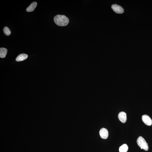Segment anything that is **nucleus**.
<instances>
[{"instance_id":"9b49d317","label":"nucleus","mask_w":152,"mask_h":152,"mask_svg":"<svg viewBox=\"0 0 152 152\" xmlns=\"http://www.w3.org/2000/svg\"><path fill=\"white\" fill-rule=\"evenodd\" d=\"M3 31L4 34L7 36H9L11 34V31L9 28L6 27H4Z\"/></svg>"},{"instance_id":"423d86ee","label":"nucleus","mask_w":152,"mask_h":152,"mask_svg":"<svg viewBox=\"0 0 152 152\" xmlns=\"http://www.w3.org/2000/svg\"><path fill=\"white\" fill-rule=\"evenodd\" d=\"M118 118L119 120L122 123H124L126 121V115L125 112H122L118 114Z\"/></svg>"},{"instance_id":"9d476101","label":"nucleus","mask_w":152,"mask_h":152,"mask_svg":"<svg viewBox=\"0 0 152 152\" xmlns=\"http://www.w3.org/2000/svg\"><path fill=\"white\" fill-rule=\"evenodd\" d=\"M128 149V147L127 145L124 144L120 147L119 150L120 152H126Z\"/></svg>"},{"instance_id":"7ed1b4c3","label":"nucleus","mask_w":152,"mask_h":152,"mask_svg":"<svg viewBox=\"0 0 152 152\" xmlns=\"http://www.w3.org/2000/svg\"><path fill=\"white\" fill-rule=\"evenodd\" d=\"M112 9L114 12L118 14H122L124 12V10L122 7L116 4H113L111 7Z\"/></svg>"},{"instance_id":"f03ea898","label":"nucleus","mask_w":152,"mask_h":152,"mask_svg":"<svg viewBox=\"0 0 152 152\" xmlns=\"http://www.w3.org/2000/svg\"><path fill=\"white\" fill-rule=\"evenodd\" d=\"M137 143L138 145L141 149H143L146 151H147L148 150L149 147L148 144L142 137L139 136L138 138L137 141Z\"/></svg>"},{"instance_id":"20e7f679","label":"nucleus","mask_w":152,"mask_h":152,"mask_svg":"<svg viewBox=\"0 0 152 152\" xmlns=\"http://www.w3.org/2000/svg\"><path fill=\"white\" fill-rule=\"evenodd\" d=\"M142 120L144 123L148 126H151L152 124V121L151 118L148 115H144L142 116Z\"/></svg>"},{"instance_id":"0eeeda50","label":"nucleus","mask_w":152,"mask_h":152,"mask_svg":"<svg viewBox=\"0 0 152 152\" xmlns=\"http://www.w3.org/2000/svg\"><path fill=\"white\" fill-rule=\"evenodd\" d=\"M37 5V3L36 2L32 3L27 8L26 11L27 12H31L34 10Z\"/></svg>"},{"instance_id":"39448f33","label":"nucleus","mask_w":152,"mask_h":152,"mask_svg":"<svg viewBox=\"0 0 152 152\" xmlns=\"http://www.w3.org/2000/svg\"><path fill=\"white\" fill-rule=\"evenodd\" d=\"M99 134L100 136L102 139H106L108 136L107 129L105 128H102L99 131Z\"/></svg>"},{"instance_id":"1a4fd4ad","label":"nucleus","mask_w":152,"mask_h":152,"mask_svg":"<svg viewBox=\"0 0 152 152\" xmlns=\"http://www.w3.org/2000/svg\"><path fill=\"white\" fill-rule=\"evenodd\" d=\"M8 50L5 48H1L0 49V57L1 58H4L6 56Z\"/></svg>"},{"instance_id":"f257e3e1","label":"nucleus","mask_w":152,"mask_h":152,"mask_svg":"<svg viewBox=\"0 0 152 152\" xmlns=\"http://www.w3.org/2000/svg\"><path fill=\"white\" fill-rule=\"evenodd\" d=\"M54 21L56 25L60 26H66L69 22L68 18L64 15H56L54 18Z\"/></svg>"},{"instance_id":"6e6552de","label":"nucleus","mask_w":152,"mask_h":152,"mask_svg":"<svg viewBox=\"0 0 152 152\" xmlns=\"http://www.w3.org/2000/svg\"><path fill=\"white\" fill-rule=\"evenodd\" d=\"M28 57V55L27 54L22 53L18 55L16 57V61H23L24 60H26Z\"/></svg>"}]
</instances>
